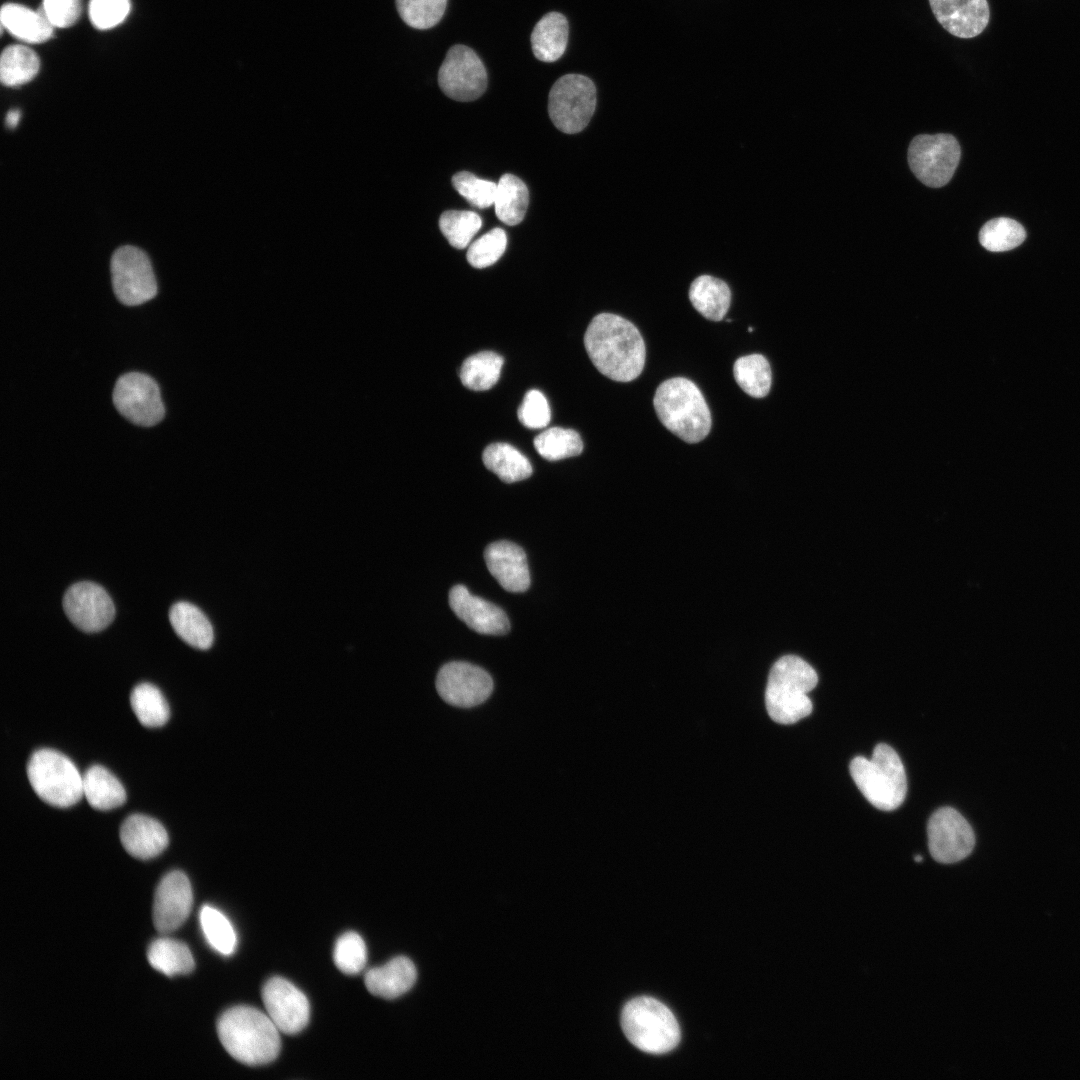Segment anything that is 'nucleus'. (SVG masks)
<instances>
[{"instance_id":"1","label":"nucleus","mask_w":1080,"mask_h":1080,"mask_svg":"<svg viewBox=\"0 0 1080 1080\" xmlns=\"http://www.w3.org/2000/svg\"><path fill=\"white\" fill-rule=\"evenodd\" d=\"M584 345L593 365L611 380L630 382L643 371L645 342L636 326L619 315H596L586 329Z\"/></svg>"},{"instance_id":"2","label":"nucleus","mask_w":1080,"mask_h":1080,"mask_svg":"<svg viewBox=\"0 0 1080 1080\" xmlns=\"http://www.w3.org/2000/svg\"><path fill=\"white\" fill-rule=\"evenodd\" d=\"M217 1032L225 1050L246 1065L270 1063L280 1051L279 1029L267 1013L251 1006L226 1010L218 1019Z\"/></svg>"},{"instance_id":"3","label":"nucleus","mask_w":1080,"mask_h":1080,"mask_svg":"<svg viewBox=\"0 0 1080 1080\" xmlns=\"http://www.w3.org/2000/svg\"><path fill=\"white\" fill-rule=\"evenodd\" d=\"M653 405L660 422L681 440L693 444L710 432L712 418L699 388L691 380L674 377L656 389Z\"/></svg>"},{"instance_id":"4","label":"nucleus","mask_w":1080,"mask_h":1080,"mask_svg":"<svg viewBox=\"0 0 1080 1080\" xmlns=\"http://www.w3.org/2000/svg\"><path fill=\"white\" fill-rule=\"evenodd\" d=\"M818 683L814 668L802 658L786 655L772 666L765 691V705L770 718L789 725L812 712L808 693Z\"/></svg>"},{"instance_id":"5","label":"nucleus","mask_w":1080,"mask_h":1080,"mask_svg":"<svg viewBox=\"0 0 1080 1080\" xmlns=\"http://www.w3.org/2000/svg\"><path fill=\"white\" fill-rule=\"evenodd\" d=\"M849 770L858 789L876 808L891 811L903 803L907 792L905 769L889 745L878 744L870 759L855 757Z\"/></svg>"},{"instance_id":"6","label":"nucleus","mask_w":1080,"mask_h":1080,"mask_svg":"<svg viewBox=\"0 0 1080 1080\" xmlns=\"http://www.w3.org/2000/svg\"><path fill=\"white\" fill-rule=\"evenodd\" d=\"M621 1026L628 1040L640 1050L663 1054L680 1041L678 1022L660 1001L641 996L626 1003L622 1010Z\"/></svg>"},{"instance_id":"7","label":"nucleus","mask_w":1080,"mask_h":1080,"mask_svg":"<svg viewBox=\"0 0 1080 1080\" xmlns=\"http://www.w3.org/2000/svg\"><path fill=\"white\" fill-rule=\"evenodd\" d=\"M27 777L38 797L51 806L67 808L83 796V775L70 758L57 750L41 748L33 752L27 763Z\"/></svg>"},{"instance_id":"8","label":"nucleus","mask_w":1080,"mask_h":1080,"mask_svg":"<svg viewBox=\"0 0 1080 1080\" xmlns=\"http://www.w3.org/2000/svg\"><path fill=\"white\" fill-rule=\"evenodd\" d=\"M596 108V87L581 74H566L552 86L548 97V113L555 127L567 134L582 131L590 122Z\"/></svg>"},{"instance_id":"9","label":"nucleus","mask_w":1080,"mask_h":1080,"mask_svg":"<svg viewBox=\"0 0 1080 1080\" xmlns=\"http://www.w3.org/2000/svg\"><path fill=\"white\" fill-rule=\"evenodd\" d=\"M961 150L956 138L950 134L918 135L908 148V162L912 172L925 185L942 187L952 178Z\"/></svg>"},{"instance_id":"10","label":"nucleus","mask_w":1080,"mask_h":1080,"mask_svg":"<svg viewBox=\"0 0 1080 1080\" xmlns=\"http://www.w3.org/2000/svg\"><path fill=\"white\" fill-rule=\"evenodd\" d=\"M114 293L124 305L143 304L157 294V282L151 262L141 249L134 246L118 248L111 258Z\"/></svg>"},{"instance_id":"11","label":"nucleus","mask_w":1080,"mask_h":1080,"mask_svg":"<svg viewBox=\"0 0 1080 1080\" xmlns=\"http://www.w3.org/2000/svg\"><path fill=\"white\" fill-rule=\"evenodd\" d=\"M113 402L120 414L139 426H154L165 414L157 383L139 372H129L117 379Z\"/></svg>"},{"instance_id":"12","label":"nucleus","mask_w":1080,"mask_h":1080,"mask_svg":"<svg viewBox=\"0 0 1080 1080\" xmlns=\"http://www.w3.org/2000/svg\"><path fill=\"white\" fill-rule=\"evenodd\" d=\"M438 84L449 98L468 102L487 88V72L478 55L468 46H452L438 72Z\"/></svg>"},{"instance_id":"13","label":"nucleus","mask_w":1080,"mask_h":1080,"mask_svg":"<svg viewBox=\"0 0 1080 1080\" xmlns=\"http://www.w3.org/2000/svg\"><path fill=\"white\" fill-rule=\"evenodd\" d=\"M927 837L931 856L943 864L963 860L975 845L972 827L951 807H942L931 815L927 825Z\"/></svg>"},{"instance_id":"14","label":"nucleus","mask_w":1080,"mask_h":1080,"mask_svg":"<svg viewBox=\"0 0 1080 1080\" xmlns=\"http://www.w3.org/2000/svg\"><path fill=\"white\" fill-rule=\"evenodd\" d=\"M436 689L448 704L470 708L485 702L493 690L487 671L463 661L443 665L436 677Z\"/></svg>"},{"instance_id":"15","label":"nucleus","mask_w":1080,"mask_h":1080,"mask_svg":"<svg viewBox=\"0 0 1080 1080\" xmlns=\"http://www.w3.org/2000/svg\"><path fill=\"white\" fill-rule=\"evenodd\" d=\"M63 610L69 620L84 632H98L114 619L115 607L100 585L82 581L71 585L63 597Z\"/></svg>"},{"instance_id":"16","label":"nucleus","mask_w":1080,"mask_h":1080,"mask_svg":"<svg viewBox=\"0 0 1080 1080\" xmlns=\"http://www.w3.org/2000/svg\"><path fill=\"white\" fill-rule=\"evenodd\" d=\"M266 1013L280 1032L296 1034L308 1024L310 1005L306 995L282 977L269 979L262 990Z\"/></svg>"},{"instance_id":"17","label":"nucleus","mask_w":1080,"mask_h":1080,"mask_svg":"<svg viewBox=\"0 0 1080 1080\" xmlns=\"http://www.w3.org/2000/svg\"><path fill=\"white\" fill-rule=\"evenodd\" d=\"M192 888L185 873L174 870L166 874L157 886L153 904V922L159 933L178 929L190 914Z\"/></svg>"},{"instance_id":"18","label":"nucleus","mask_w":1080,"mask_h":1080,"mask_svg":"<svg viewBox=\"0 0 1080 1080\" xmlns=\"http://www.w3.org/2000/svg\"><path fill=\"white\" fill-rule=\"evenodd\" d=\"M449 605L456 616L477 633L503 635L510 629L509 620L500 607L470 594L463 585L451 588Z\"/></svg>"},{"instance_id":"19","label":"nucleus","mask_w":1080,"mask_h":1080,"mask_svg":"<svg viewBox=\"0 0 1080 1080\" xmlns=\"http://www.w3.org/2000/svg\"><path fill=\"white\" fill-rule=\"evenodd\" d=\"M929 3L942 27L959 38L976 37L989 22L987 0H929Z\"/></svg>"},{"instance_id":"20","label":"nucleus","mask_w":1080,"mask_h":1080,"mask_svg":"<svg viewBox=\"0 0 1080 1080\" xmlns=\"http://www.w3.org/2000/svg\"><path fill=\"white\" fill-rule=\"evenodd\" d=\"M484 559L491 575L508 592L519 593L530 586V574L524 550L510 541L489 544Z\"/></svg>"},{"instance_id":"21","label":"nucleus","mask_w":1080,"mask_h":1080,"mask_svg":"<svg viewBox=\"0 0 1080 1080\" xmlns=\"http://www.w3.org/2000/svg\"><path fill=\"white\" fill-rule=\"evenodd\" d=\"M120 841L134 858L148 860L158 856L169 843L165 827L144 814H131L120 827Z\"/></svg>"},{"instance_id":"22","label":"nucleus","mask_w":1080,"mask_h":1080,"mask_svg":"<svg viewBox=\"0 0 1080 1080\" xmlns=\"http://www.w3.org/2000/svg\"><path fill=\"white\" fill-rule=\"evenodd\" d=\"M416 977L414 963L405 956H398L382 966L368 970L364 982L371 994L394 999L410 990Z\"/></svg>"},{"instance_id":"23","label":"nucleus","mask_w":1080,"mask_h":1080,"mask_svg":"<svg viewBox=\"0 0 1080 1080\" xmlns=\"http://www.w3.org/2000/svg\"><path fill=\"white\" fill-rule=\"evenodd\" d=\"M0 19L2 27L23 42L39 44L53 36L54 27L41 7L32 10L21 4L6 3L1 8Z\"/></svg>"},{"instance_id":"24","label":"nucleus","mask_w":1080,"mask_h":1080,"mask_svg":"<svg viewBox=\"0 0 1080 1080\" xmlns=\"http://www.w3.org/2000/svg\"><path fill=\"white\" fill-rule=\"evenodd\" d=\"M568 21L558 12L545 14L534 26L531 46L534 56L543 62H554L565 52L568 42Z\"/></svg>"},{"instance_id":"25","label":"nucleus","mask_w":1080,"mask_h":1080,"mask_svg":"<svg viewBox=\"0 0 1080 1080\" xmlns=\"http://www.w3.org/2000/svg\"><path fill=\"white\" fill-rule=\"evenodd\" d=\"M169 620L175 633L190 646L206 650L213 644V627L195 605L184 601L175 603L170 608Z\"/></svg>"},{"instance_id":"26","label":"nucleus","mask_w":1080,"mask_h":1080,"mask_svg":"<svg viewBox=\"0 0 1080 1080\" xmlns=\"http://www.w3.org/2000/svg\"><path fill=\"white\" fill-rule=\"evenodd\" d=\"M83 796L92 808L100 811L115 809L126 801L122 783L101 765H92L83 774Z\"/></svg>"},{"instance_id":"27","label":"nucleus","mask_w":1080,"mask_h":1080,"mask_svg":"<svg viewBox=\"0 0 1080 1080\" xmlns=\"http://www.w3.org/2000/svg\"><path fill=\"white\" fill-rule=\"evenodd\" d=\"M689 300L703 317L720 321L730 307L731 291L723 280L710 275H701L690 285Z\"/></svg>"},{"instance_id":"28","label":"nucleus","mask_w":1080,"mask_h":1080,"mask_svg":"<svg viewBox=\"0 0 1080 1080\" xmlns=\"http://www.w3.org/2000/svg\"><path fill=\"white\" fill-rule=\"evenodd\" d=\"M482 460L485 467L505 483L521 481L532 474L529 460L507 443L488 445L483 451Z\"/></svg>"},{"instance_id":"29","label":"nucleus","mask_w":1080,"mask_h":1080,"mask_svg":"<svg viewBox=\"0 0 1080 1080\" xmlns=\"http://www.w3.org/2000/svg\"><path fill=\"white\" fill-rule=\"evenodd\" d=\"M529 193L525 183L515 175L504 174L497 183L495 213L507 225H517L525 217Z\"/></svg>"},{"instance_id":"30","label":"nucleus","mask_w":1080,"mask_h":1080,"mask_svg":"<svg viewBox=\"0 0 1080 1080\" xmlns=\"http://www.w3.org/2000/svg\"><path fill=\"white\" fill-rule=\"evenodd\" d=\"M147 958L157 971L173 976L194 969V959L186 944L170 938H158L148 947Z\"/></svg>"},{"instance_id":"31","label":"nucleus","mask_w":1080,"mask_h":1080,"mask_svg":"<svg viewBox=\"0 0 1080 1080\" xmlns=\"http://www.w3.org/2000/svg\"><path fill=\"white\" fill-rule=\"evenodd\" d=\"M40 61L37 54L24 45L7 46L0 58V80L3 85L17 87L37 75Z\"/></svg>"},{"instance_id":"32","label":"nucleus","mask_w":1080,"mask_h":1080,"mask_svg":"<svg viewBox=\"0 0 1080 1080\" xmlns=\"http://www.w3.org/2000/svg\"><path fill=\"white\" fill-rule=\"evenodd\" d=\"M130 704L138 721L145 727H161L169 720V705L162 692L151 683L136 685L130 694Z\"/></svg>"},{"instance_id":"33","label":"nucleus","mask_w":1080,"mask_h":1080,"mask_svg":"<svg viewBox=\"0 0 1080 1080\" xmlns=\"http://www.w3.org/2000/svg\"><path fill=\"white\" fill-rule=\"evenodd\" d=\"M503 363V357L495 352H478L464 360L460 380L468 389L486 391L497 383Z\"/></svg>"},{"instance_id":"34","label":"nucleus","mask_w":1080,"mask_h":1080,"mask_svg":"<svg viewBox=\"0 0 1080 1080\" xmlns=\"http://www.w3.org/2000/svg\"><path fill=\"white\" fill-rule=\"evenodd\" d=\"M733 374L739 387L751 397L763 398L770 391L771 368L768 360L761 354L755 353L738 358L734 362Z\"/></svg>"},{"instance_id":"35","label":"nucleus","mask_w":1080,"mask_h":1080,"mask_svg":"<svg viewBox=\"0 0 1080 1080\" xmlns=\"http://www.w3.org/2000/svg\"><path fill=\"white\" fill-rule=\"evenodd\" d=\"M534 446L539 455L548 461L577 456L583 450L578 432L561 427H551L539 433L534 439Z\"/></svg>"},{"instance_id":"36","label":"nucleus","mask_w":1080,"mask_h":1080,"mask_svg":"<svg viewBox=\"0 0 1080 1080\" xmlns=\"http://www.w3.org/2000/svg\"><path fill=\"white\" fill-rule=\"evenodd\" d=\"M1026 238L1023 226L1017 221L999 217L984 224L979 232L981 245L992 252H1003L1016 248Z\"/></svg>"},{"instance_id":"37","label":"nucleus","mask_w":1080,"mask_h":1080,"mask_svg":"<svg viewBox=\"0 0 1080 1080\" xmlns=\"http://www.w3.org/2000/svg\"><path fill=\"white\" fill-rule=\"evenodd\" d=\"M199 917L202 931L210 946L222 955H231L236 948L237 937L228 918L209 905L202 907Z\"/></svg>"},{"instance_id":"38","label":"nucleus","mask_w":1080,"mask_h":1080,"mask_svg":"<svg viewBox=\"0 0 1080 1080\" xmlns=\"http://www.w3.org/2000/svg\"><path fill=\"white\" fill-rule=\"evenodd\" d=\"M482 226L480 216L473 211L448 210L441 214L439 228L451 246L466 248Z\"/></svg>"},{"instance_id":"39","label":"nucleus","mask_w":1080,"mask_h":1080,"mask_svg":"<svg viewBox=\"0 0 1080 1080\" xmlns=\"http://www.w3.org/2000/svg\"><path fill=\"white\" fill-rule=\"evenodd\" d=\"M447 0H396L401 19L415 29H428L444 15Z\"/></svg>"},{"instance_id":"40","label":"nucleus","mask_w":1080,"mask_h":1080,"mask_svg":"<svg viewBox=\"0 0 1080 1080\" xmlns=\"http://www.w3.org/2000/svg\"><path fill=\"white\" fill-rule=\"evenodd\" d=\"M333 959L337 968L345 974L361 972L367 960L366 945L362 937L353 931L342 934L335 943Z\"/></svg>"},{"instance_id":"41","label":"nucleus","mask_w":1080,"mask_h":1080,"mask_svg":"<svg viewBox=\"0 0 1080 1080\" xmlns=\"http://www.w3.org/2000/svg\"><path fill=\"white\" fill-rule=\"evenodd\" d=\"M506 244L505 231L494 228L472 242L467 251V261L474 268L491 266L502 256Z\"/></svg>"},{"instance_id":"42","label":"nucleus","mask_w":1080,"mask_h":1080,"mask_svg":"<svg viewBox=\"0 0 1080 1080\" xmlns=\"http://www.w3.org/2000/svg\"><path fill=\"white\" fill-rule=\"evenodd\" d=\"M452 185L471 205L488 208L495 202L497 184L476 177L470 172H459L452 177Z\"/></svg>"},{"instance_id":"43","label":"nucleus","mask_w":1080,"mask_h":1080,"mask_svg":"<svg viewBox=\"0 0 1080 1080\" xmlns=\"http://www.w3.org/2000/svg\"><path fill=\"white\" fill-rule=\"evenodd\" d=\"M130 0H90L89 17L99 30L121 24L130 12Z\"/></svg>"},{"instance_id":"44","label":"nucleus","mask_w":1080,"mask_h":1080,"mask_svg":"<svg viewBox=\"0 0 1080 1080\" xmlns=\"http://www.w3.org/2000/svg\"><path fill=\"white\" fill-rule=\"evenodd\" d=\"M518 419L527 428L541 429L551 420L549 403L540 391L529 390L519 406Z\"/></svg>"},{"instance_id":"45","label":"nucleus","mask_w":1080,"mask_h":1080,"mask_svg":"<svg viewBox=\"0 0 1080 1080\" xmlns=\"http://www.w3.org/2000/svg\"><path fill=\"white\" fill-rule=\"evenodd\" d=\"M41 9L55 28L74 25L82 11L81 0H43Z\"/></svg>"},{"instance_id":"46","label":"nucleus","mask_w":1080,"mask_h":1080,"mask_svg":"<svg viewBox=\"0 0 1080 1080\" xmlns=\"http://www.w3.org/2000/svg\"><path fill=\"white\" fill-rule=\"evenodd\" d=\"M20 116H21L20 111L17 110V109H13V110L8 111L7 114H6V118H5L6 125L9 128L16 127L19 120H20Z\"/></svg>"},{"instance_id":"47","label":"nucleus","mask_w":1080,"mask_h":1080,"mask_svg":"<svg viewBox=\"0 0 1080 1080\" xmlns=\"http://www.w3.org/2000/svg\"><path fill=\"white\" fill-rule=\"evenodd\" d=\"M914 859H915L916 862H921L922 861V856L921 855H916L914 857Z\"/></svg>"},{"instance_id":"48","label":"nucleus","mask_w":1080,"mask_h":1080,"mask_svg":"<svg viewBox=\"0 0 1080 1080\" xmlns=\"http://www.w3.org/2000/svg\"><path fill=\"white\" fill-rule=\"evenodd\" d=\"M748 331H749V332L753 331V328H752V327H749Z\"/></svg>"}]
</instances>
